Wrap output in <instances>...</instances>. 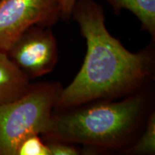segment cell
<instances>
[{
    "instance_id": "6da1fadb",
    "label": "cell",
    "mask_w": 155,
    "mask_h": 155,
    "mask_svg": "<svg viewBox=\"0 0 155 155\" xmlns=\"http://www.w3.org/2000/svg\"><path fill=\"white\" fill-rule=\"evenodd\" d=\"M71 17L86 40L84 62L73 81L62 88L55 108L62 111L98 100L131 94L152 73L147 52L131 53L109 33L103 7L94 0H78Z\"/></svg>"
},
{
    "instance_id": "7a4b0ae2",
    "label": "cell",
    "mask_w": 155,
    "mask_h": 155,
    "mask_svg": "<svg viewBox=\"0 0 155 155\" xmlns=\"http://www.w3.org/2000/svg\"><path fill=\"white\" fill-rule=\"evenodd\" d=\"M144 107V98L133 95L119 101L79 106L53 115L45 137L90 147L114 149L123 144L134 131Z\"/></svg>"
},
{
    "instance_id": "3957f363",
    "label": "cell",
    "mask_w": 155,
    "mask_h": 155,
    "mask_svg": "<svg viewBox=\"0 0 155 155\" xmlns=\"http://www.w3.org/2000/svg\"><path fill=\"white\" fill-rule=\"evenodd\" d=\"M61 89L57 83L32 84L22 96L0 106V155H16L25 138L48 133Z\"/></svg>"
},
{
    "instance_id": "277c9868",
    "label": "cell",
    "mask_w": 155,
    "mask_h": 155,
    "mask_svg": "<svg viewBox=\"0 0 155 155\" xmlns=\"http://www.w3.org/2000/svg\"><path fill=\"white\" fill-rule=\"evenodd\" d=\"M61 18L58 0H0V51L32 27H51Z\"/></svg>"
},
{
    "instance_id": "5b68a950",
    "label": "cell",
    "mask_w": 155,
    "mask_h": 155,
    "mask_svg": "<svg viewBox=\"0 0 155 155\" xmlns=\"http://www.w3.org/2000/svg\"><path fill=\"white\" fill-rule=\"evenodd\" d=\"M6 53L30 81L51 72L58 61L57 42L50 27L28 29Z\"/></svg>"
},
{
    "instance_id": "8992f818",
    "label": "cell",
    "mask_w": 155,
    "mask_h": 155,
    "mask_svg": "<svg viewBox=\"0 0 155 155\" xmlns=\"http://www.w3.org/2000/svg\"><path fill=\"white\" fill-rule=\"evenodd\" d=\"M29 78L0 51V106L17 99L30 88Z\"/></svg>"
},
{
    "instance_id": "52a82bcc",
    "label": "cell",
    "mask_w": 155,
    "mask_h": 155,
    "mask_svg": "<svg viewBox=\"0 0 155 155\" xmlns=\"http://www.w3.org/2000/svg\"><path fill=\"white\" fill-rule=\"evenodd\" d=\"M116 12L121 9L130 11L137 17L141 27L155 36V0H107Z\"/></svg>"
},
{
    "instance_id": "ba28073f",
    "label": "cell",
    "mask_w": 155,
    "mask_h": 155,
    "mask_svg": "<svg viewBox=\"0 0 155 155\" xmlns=\"http://www.w3.org/2000/svg\"><path fill=\"white\" fill-rule=\"evenodd\" d=\"M129 152L136 154H154L155 153V114L151 113L146 129L139 140Z\"/></svg>"
},
{
    "instance_id": "9c48e42d",
    "label": "cell",
    "mask_w": 155,
    "mask_h": 155,
    "mask_svg": "<svg viewBox=\"0 0 155 155\" xmlns=\"http://www.w3.org/2000/svg\"><path fill=\"white\" fill-rule=\"evenodd\" d=\"M16 155H50L49 149L39 135L25 138L17 147Z\"/></svg>"
},
{
    "instance_id": "30bf717a",
    "label": "cell",
    "mask_w": 155,
    "mask_h": 155,
    "mask_svg": "<svg viewBox=\"0 0 155 155\" xmlns=\"http://www.w3.org/2000/svg\"><path fill=\"white\" fill-rule=\"evenodd\" d=\"M46 144L49 149L50 155H78L81 154L78 148L73 144L64 141L48 139Z\"/></svg>"
},
{
    "instance_id": "8fae6325",
    "label": "cell",
    "mask_w": 155,
    "mask_h": 155,
    "mask_svg": "<svg viewBox=\"0 0 155 155\" xmlns=\"http://www.w3.org/2000/svg\"><path fill=\"white\" fill-rule=\"evenodd\" d=\"M78 1V0H58L62 19H68L71 18L74 6Z\"/></svg>"
}]
</instances>
